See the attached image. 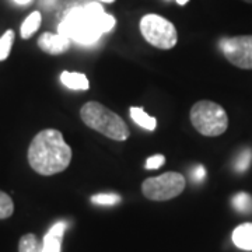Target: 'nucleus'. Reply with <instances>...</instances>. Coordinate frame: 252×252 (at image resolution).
<instances>
[{"label":"nucleus","mask_w":252,"mask_h":252,"mask_svg":"<svg viewBox=\"0 0 252 252\" xmlns=\"http://www.w3.org/2000/svg\"><path fill=\"white\" fill-rule=\"evenodd\" d=\"M115 27V18L107 14L99 3L74 7L62 20L58 32L83 45L97 42L102 34Z\"/></svg>","instance_id":"nucleus-1"},{"label":"nucleus","mask_w":252,"mask_h":252,"mask_svg":"<svg viewBox=\"0 0 252 252\" xmlns=\"http://www.w3.org/2000/svg\"><path fill=\"white\" fill-rule=\"evenodd\" d=\"M30 167L39 175H55L64 171L72 161V149L62 132L44 129L31 140L28 147Z\"/></svg>","instance_id":"nucleus-2"},{"label":"nucleus","mask_w":252,"mask_h":252,"mask_svg":"<svg viewBox=\"0 0 252 252\" xmlns=\"http://www.w3.org/2000/svg\"><path fill=\"white\" fill-rule=\"evenodd\" d=\"M80 118L90 129L107 136L111 140L125 142L130 136V129L125 121L114 111L95 101H90L81 107Z\"/></svg>","instance_id":"nucleus-3"},{"label":"nucleus","mask_w":252,"mask_h":252,"mask_svg":"<svg viewBox=\"0 0 252 252\" xmlns=\"http://www.w3.org/2000/svg\"><path fill=\"white\" fill-rule=\"evenodd\" d=\"M190 122L200 135L216 137L228 127V117L221 105L213 101H198L190 109Z\"/></svg>","instance_id":"nucleus-4"},{"label":"nucleus","mask_w":252,"mask_h":252,"mask_svg":"<svg viewBox=\"0 0 252 252\" xmlns=\"http://www.w3.org/2000/svg\"><path fill=\"white\" fill-rule=\"evenodd\" d=\"M140 32L150 45L164 51L174 48L178 41L177 28L158 14H146L140 20Z\"/></svg>","instance_id":"nucleus-5"},{"label":"nucleus","mask_w":252,"mask_h":252,"mask_svg":"<svg viewBox=\"0 0 252 252\" xmlns=\"http://www.w3.org/2000/svg\"><path fill=\"white\" fill-rule=\"evenodd\" d=\"M187 187V180L178 172H164L158 177H150L142 184V192L147 199L164 202L177 198Z\"/></svg>","instance_id":"nucleus-6"},{"label":"nucleus","mask_w":252,"mask_h":252,"mask_svg":"<svg viewBox=\"0 0 252 252\" xmlns=\"http://www.w3.org/2000/svg\"><path fill=\"white\" fill-rule=\"evenodd\" d=\"M220 49L224 58L240 69H252V35H238L223 38Z\"/></svg>","instance_id":"nucleus-7"},{"label":"nucleus","mask_w":252,"mask_h":252,"mask_svg":"<svg viewBox=\"0 0 252 252\" xmlns=\"http://www.w3.org/2000/svg\"><path fill=\"white\" fill-rule=\"evenodd\" d=\"M38 46L48 55H62L70 48V39L59 32H44L38 38Z\"/></svg>","instance_id":"nucleus-8"},{"label":"nucleus","mask_w":252,"mask_h":252,"mask_svg":"<svg viewBox=\"0 0 252 252\" xmlns=\"http://www.w3.org/2000/svg\"><path fill=\"white\" fill-rule=\"evenodd\" d=\"M66 228H67L66 221H58L49 228V231L46 233L42 240L44 252H61L63 235H64Z\"/></svg>","instance_id":"nucleus-9"},{"label":"nucleus","mask_w":252,"mask_h":252,"mask_svg":"<svg viewBox=\"0 0 252 252\" xmlns=\"http://www.w3.org/2000/svg\"><path fill=\"white\" fill-rule=\"evenodd\" d=\"M233 243L237 248L252 251V223H244L233 231Z\"/></svg>","instance_id":"nucleus-10"},{"label":"nucleus","mask_w":252,"mask_h":252,"mask_svg":"<svg viewBox=\"0 0 252 252\" xmlns=\"http://www.w3.org/2000/svg\"><path fill=\"white\" fill-rule=\"evenodd\" d=\"M61 81L63 86H66L70 90H89L90 89V81L83 73L62 72Z\"/></svg>","instance_id":"nucleus-11"},{"label":"nucleus","mask_w":252,"mask_h":252,"mask_svg":"<svg viewBox=\"0 0 252 252\" xmlns=\"http://www.w3.org/2000/svg\"><path fill=\"white\" fill-rule=\"evenodd\" d=\"M41 21H42L41 13H39V11H32V13L24 20V23L21 24V28H20L21 38H23V39H28L30 36L34 35L36 32V30L41 26Z\"/></svg>","instance_id":"nucleus-12"},{"label":"nucleus","mask_w":252,"mask_h":252,"mask_svg":"<svg viewBox=\"0 0 252 252\" xmlns=\"http://www.w3.org/2000/svg\"><path fill=\"white\" fill-rule=\"evenodd\" d=\"M130 117L135 121V124L142 126L147 130H154L157 127V119L150 117L144 109L137 108V107H132L130 108Z\"/></svg>","instance_id":"nucleus-13"},{"label":"nucleus","mask_w":252,"mask_h":252,"mask_svg":"<svg viewBox=\"0 0 252 252\" xmlns=\"http://www.w3.org/2000/svg\"><path fill=\"white\" fill-rule=\"evenodd\" d=\"M18 252H44L42 241L32 233L24 234L18 241Z\"/></svg>","instance_id":"nucleus-14"},{"label":"nucleus","mask_w":252,"mask_h":252,"mask_svg":"<svg viewBox=\"0 0 252 252\" xmlns=\"http://www.w3.org/2000/svg\"><path fill=\"white\" fill-rule=\"evenodd\" d=\"M233 207L238 213L243 215H251L252 213V196L247 192H240L231 199Z\"/></svg>","instance_id":"nucleus-15"},{"label":"nucleus","mask_w":252,"mask_h":252,"mask_svg":"<svg viewBox=\"0 0 252 252\" xmlns=\"http://www.w3.org/2000/svg\"><path fill=\"white\" fill-rule=\"evenodd\" d=\"M14 31L13 30H7L3 35L0 36V62L6 61L9 58L10 52H11V46L14 42Z\"/></svg>","instance_id":"nucleus-16"},{"label":"nucleus","mask_w":252,"mask_h":252,"mask_svg":"<svg viewBox=\"0 0 252 252\" xmlns=\"http://www.w3.org/2000/svg\"><path fill=\"white\" fill-rule=\"evenodd\" d=\"M252 162V150L251 149H244L241 153L235 157L234 160V170L240 174L245 172Z\"/></svg>","instance_id":"nucleus-17"},{"label":"nucleus","mask_w":252,"mask_h":252,"mask_svg":"<svg viewBox=\"0 0 252 252\" xmlns=\"http://www.w3.org/2000/svg\"><path fill=\"white\" fill-rule=\"evenodd\" d=\"M14 213V203L10 195L0 190V220L9 219Z\"/></svg>","instance_id":"nucleus-18"},{"label":"nucleus","mask_w":252,"mask_h":252,"mask_svg":"<svg viewBox=\"0 0 252 252\" xmlns=\"http://www.w3.org/2000/svg\"><path fill=\"white\" fill-rule=\"evenodd\" d=\"M91 202L95 205H102V206H112L121 202V196L115 193H98L91 196Z\"/></svg>","instance_id":"nucleus-19"},{"label":"nucleus","mask_w":252,"mask_h":252,"mask_svg":"<svg viewBox=\"0 0 252 252\" xmlns=\"http://www.w3.org/2000/svg\"><path fill=\"white\" fill-rule=\"evenodd\" d=\"M165 162V157L162 154H156V156H152L146 160V170H157L160 168L161 165H164Z\"/></svg>","instance_id":"nucleus-20"},{"label":"nucleus","mask_w":252,"mask_h":252,"mask_svg":"<svg viewBox=\"0 0 252 252\" xmlns=\"http://www.w3.org/2000/svg\"><path fill=\"white\" fill-rule=\"evenodd\" d=\"M205 175H206V171H205L203 165H195L192 168V172H190V177H192V180L195 181V182H202L203 178H205Z\"/></svg>","instance_id":"nucleus-21"},{"label":"nucleus","mask_w":252,"mask_h":252,"mask_svg":"<svg viewBox=\"0 0 252 252\" xmlns=\"http://www.w3.org/2000/svg\"><path fill=\"white\" fill-rule=\"evenodd\" d=\"M55 1L56 0H41V4L45 6V7H51V6H54Z\"/></svg>","instance_id":"nucleus-22"},{"label":"nucleus","mask_w":252,"mask_h":252,"mask_svg":"<svg viewBox=\"0 0 252 252\" xmlns=\"http://www.w3.org/2000/svg\"><path fill=\"white\" fill-rule=\"evenodd\" d=\"M17 4H28L30 1H32V0H14Z\"/></svg>","instance_id":"nucleus-23"},{"label":"nucleus","mask_w":252,"mask_h":252,"mask_svg":"<svg viewBox=\"0 0 252 252\" xmlns=\"http://www.w3.org/2000/svg\"><path fill=\"white\" fill-rule=\"evenodd\" d=\"M175 1H177V3H178L180 6H185V4L188 3L189 0H175Z\"/></svg>","instance_id":"nucleus-24"},{"label":"nucleus","mask_w":252,"mask_h":252,"mask_svg":"<svg viewBox=\"0 0 252 252\" xmlns=\"http://www.w3.org/2000/svg\"><path fill=\"white\" fill-rule=\"evenodd\" d=\"M98 1H101V3H114L115 0H98Z\"/></svg>","instance_id":"nucleus-25"},{"label":"nucleus","mask_w":252,"mask_h":252,"mask_svg":"<svg viewBox=\"0 0 252 252\" xmlns=\"http://www.w3.org/2000/svg\"><path fill=\"white\" fill-rule=\"evenodd\" d=\"M244 1H247V3H251L252 4V0H244Z\"/></svg>","instance_id":"nucleus-26"}]
</instances>
